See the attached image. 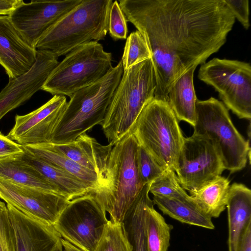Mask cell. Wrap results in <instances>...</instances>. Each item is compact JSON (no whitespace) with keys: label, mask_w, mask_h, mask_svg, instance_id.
<instances>
[{"label":"cell","mask_w":251,"mask_h":251,"mask_svg":"<svg viewBox=\"0 0 251 251\" xmlns=\"http://www.w3.org/2000/svg\"><path fill=\"white\" fill-rule=\"evenodd\" d=\"M126 21L145 38L156 77L154 98L225 44L235 19L224 0H121Z\"/></svg>","instance_id":"obj_1"},{"label":"cell","mask_w":251,"mask_h":251,"mask_svg":"<svg viewBox=\"0 0 251 251\" xmlns=\"http://www.w3.org/2000/svg\"><path fill=\"white\" fill-rule=\"evenodd\" d=\"M138 145L131 132L113 143L104 179L100 188L93 193L109 214L110 220L115 223L123 222L144 186L138 169Z\"/></svg>","instance_id":"obj_2"},{"label":"cell","mask_w":251,"mask_h":251,"mask_svg":"<svg viewBox=\"0 0 251 251\" xmlns=\"http://www.w3.org/2000/svg\"><path fill=\"white\" fill-rule=\"evenodd\" d=\"M156 84L151 58L124 71L100 125L109 143L130 132L144 106L154 98Z\"/></svg>","instance_id":"obj_3"},{"label":"cell","mask_w":251,"mask_h":251,"mask_svg":"<svg viewBox=\"0 0 251 251\" xmlns=\"http://www.w3.org/2000/svg\"><path fill=\"white\" fill-rule=\"evenodd\" d=\"M112 0H82L40 39L36 50L58 58L76 48L104 40L109 28Z\"/></svg>","instance_id":"obj_4"},{"label":"cell","mask_w":251,"mask_h":251,"mask_svg":"<svg viewBox=\"0 0 251 251\" xmlns=\"http://www.w3.org/2000/svg\"><path fill=\"white\" fill-rule=\"evenodd\" d=\"M123 73L121 60L101 79L75 92L67 102L50 143L72 142L96 125H101Z\"/></svg>","instance_id":"obj_5"},{"label":"cell","mask_w":251,"mask_h":251,"mask_svg":"<svg viewBox=\"0 0 251 251\" xmlns=\"http://www.w3.org/2000/svg\"><path fill=\"white\" fill-rule=\"evenodd\" d=\"M130 132L160 166L175 172L185 137L168 101L152 99L142 109Z\"/></svg>","instance_id":"obj_6"},{"label":"cell","mask_w":251,"mask_h":251,"mask_svg":"<svg viewBox=\"0 0 251 251\" xmlns=\"http://www.w3.org/2000/svg\"><path fill=\"white\" fill-rule=\"evenodd\" d=\"M196 122L194 134L212 141L222 160L225 170L230 174L244 169L250 161V142L234 126L224 103L211 97L197 100Z\"/></svg>","instance_id":"obj_7"},{"label":"cell","mask_w":251,"mask_h":251,"mask_svg":"<svg viewBox=\"0 0 251 251\" xmlns=\"http://www.w3.org/2000/svg\"><path fill=\"white\" fill-rule=\"evenodd\" d=\"M112 54L97 42L83 44L66 55L48 77L41 90L68 96L99 81L113 67Z\"/></svg>","instance_id":"obj_8"},{"label":"cell","mask_w":251,"mask_h":251,"mask_svg":"<svg viewBox=\"0 0 251 251\" xmlns=\"http://www.w3.org/2000/svg\"><path fill=\"white\" fill-rule=\"evenodd\" d=\"M198 78L212 86L239 118H251V66L236 60L214 58L201 65Z\"/></svg>","instance_id":"obj_9"},{"label":"cell","mask_w":251,"mask_h":251,"mask_svg":"<svg viewBox=\"0 0 251 251\" xmlns=\"http://www.w3.org/2000/svg\"><path fill=\"white\" fill-rule=\"evenodd\" d=\"M93 193L70 201L53 225L61 238L82 251H96L108 223Z\"/></svg>","instance_id":"obj_10"},{"label":"cell","mask_w":251,"mask_h":251,"mask_svg":"<svg viewBox=\"0 0 251 251\" xmlns=\"http://www.w3.org/2000/svg\"><path fill=\"white\" fill-rule=\"evenodd\" d=\"M222 160L209 139L193 134L184 138L175 172L180 186L189 193L221 176Z\"/></svg>","instance_id":"obj_11"},{"label":"cell","mask_w":251,"mask_h":251,"mask_svg":"<svg viewBox=\"0 0 251 251\" xmlns=\"http://www.w3.org/2000/svg\"><path fill=\"white\" fill-rule=\"evenodd\" d=\"M82 0L23 1L8 17L26 41L35 48L45 33Z\"/></svg>","instance_id":"obj_12"},{"label":"cell","mask_w":251,"mask_h":251,"mask_svg":"<svg viewBox=\"0 0 251 251\" xmlns=\"http://www.w3.org/2000/svg\"><path fill=\"white\" fill-rule=\"evenodd\" d=\"M0 198L25 214L51 226L69 201L55 193L0 177Z\"/></svg>","instance_id":"obj_13"},{"label":"cell","mask_w":251,"mask_h":251,"mask_svg":"<svg viewBox=\"0 0 251 251\" xmlns=\"http://www.w3.org/2000/svg\"><path fill=\"white\" fill-rule=\"evenodd\" d=\"M67 102L65 96L55 95L34 111L16 115L15 125L6 136L21 145L50 143Z\"/></svg>","instance_id":"obj_14"},{"label":"cell","mask_w":251,"mask_h":251,"mask_svg":"<svg viewBox=\"0 0 251 251\" xmlns=\"http://www.w3.org/2000/svg\"><path fill=\"white\" fill-rule=\"evenodd\" d=\"M13 229L16 251H63L61 237L53 226L6 204Z\"/></svg>","instance_id":"obj_15"},{"label":"cell","mask_w":251,"mask_h":251,"mask_svg":"<svg viewBox=\"0 0 251 251\" xmlns=\"http://www.w3.org/2000/svg\"><path fill=\"white\" fill-rule=\"evenodd\" d=\"M36 59L37 50L23 38L8 15H0V64L9 79L28 72Z\"/></svg>","instance_id":"obj_16"},{"label":"cell","mask_w":251,"mask_h":251,"mask_svg":"<svg viewBox=\"0 0 251 251\" xmlns=\"http://www.w3.org/2000/svg\"><path fill=\"white\" fill-rule=\"evenodd\" d=\"M43 144L95 172L99 177L100 186L105 176L107 161L113 143L102 145L85 133L71 143Z\"/></svg>","instance_id":"obj_17"},{"label":"cell","mask_w":251,"mask_h":251,"mask_svg":"<svg viewBox=\"0 0 251 251\" xmlns=\"http://www.w3.org/2000/svg\"><path fill=\"white\" fill-rule=\"evenodd\" d=\"M226 207L228 223V251H238L242 234L251 222V190L244 184L230 185Z\"/></svg>","instance_id":"obj_18"},{"label":"cell","mask_w":251,"mask_h":251,"mask_svg":"<svg viewBox=\"0 0 251 251\" xmlns=\"http://www.w3.org/2000/svg\"><path fill=\"white\" fill-rule=\"evenodd\" d=\"M22 158L40 172L68 201L81 197L94 190L85 183L66 171L35 156L22 146Z\"/></svg>","instance_id":"obj_19"},{"label":"cell","mask_w":251,"mask_h":251,"mask_svg":"<svg viewBox=\"0 0 251 251\" xmlns=\"http://www.w3.org/2000/svg\"><path fill=\"white\" fill-rule=\"evenodd\" d=\"M194 66L178 77L170 86L168 102L178 121H185L194 126L197 119L196 95L193 76Z\"/></svg>","instance_id":"obj_20"},{"label":"cell","mask_w":251,"mask_h":251,"mask_svg":"<svg viewBox=\"0 0 251 251\" xmlns=\"http://www.w3.org/2000/svg\"><path fill=\"white\" fill-rule=\"evenodd\" d=\"M23 153L0 159V177L62 196L53 184L22 158Z\"/></svg>","instance_id":"obj_21"},{"label":"cell","mask_w":251,"mask_h":251,"mask_svg":"<svg viewBox=\"0 0 251 251\" xmlns=\"http://www.w3.org/2000/svg\"><path fill=\"white\" fill-rule=\"evenodd\" d=\"M150 184L144 186L123 221L132 251H148L146 218L148 208L153 202L149 197Z\"/></svg>","instance_id":"obj_22"},{"label":"cell","mask_w":251,"mask_h":251,"mask_svg":"<svg viewBox=\"0 0 251 251\" xmlns=\"http://www.w3.org/2000/svg\"><path fill=\"white\" fill-rule=\"evenodd\" d=\"M229 187L228 178L220 176L189 194L201 210L210 218H216L226 208Z\"/></svg>","instance_id":"obj_23"},{"label":"cell","mask_w":251,"mask_h":251,"mask_svg":"<svg viewBox=\"0 0 251 251\" xmlns=\"http://www.w3.org/2000/svg\"><path fill=\"white\" fill-rule=\"evenodd\" d=\"M22 146L37 158L66 171L81 180L92 188L94 193L99 188L100 182L95 172L50 149L44 144Z\"/></svg>","instance_id":"obj_24"},{"label":"cell","mask_w":251,"mask_h":251,"mask_svg":"<svg viewBox=\"0 0 251 251\" xmlns=\"http://www.w3.org/2000/svg\"><path fill=\"white\" fill-rule=\"evenodd\" d=\"M152 201L164 214L182 223L209 229L215 228L212 218L201 210L193 202L157 196H153Z\"/></svg>","instance_id":"obj_25"},{"label":"cell","mask_w":251,"mask_h":251,"mask_svg":"<svg viewBox=\"0 0 251 251\" xmlns=\"http://www.w3.org/2000/svg\"><path fill=\"white\" fill-rule=\"evenodd\" d=\"M153 205L152 202L149 206L146 218L148 251H167L173 226L166 223Z\"/></svg>","instance_id":"obj_26"},{"label":"cell","mask_w":251,"mask_h":251,"mask_svg":"<svg viewBox=\"0 0 251 251\" xmlns=\"http://www.w3.org/2000/svg\"><path fill=\"white\" fill-rule=\"evenodd\" d=\"M149 192L153 196L193 202L191 197L180 186L176 172L170 169L166 170L161 176L151 183Z\"/></svg>","instance_id":"obj_27"},{"label":"cell","mask_w":251,"mask_h":251,"mask_svg":"<svg viewBox=\"0 0 251 251\" xmlns=\"http://www.w3.org/2000/svg\"><path fill=\"white\" fill-rule=\"evenodd\" d=\"M151 58L150 50L143 35L138 30L131 33L126 38L121 59L124 71Z\"/></svg>","instance_id":"obj_28"},{"label":"cell","mask_w":251,"mask_h":251,"mask_svg":"<svg viewBox=\"0 0 251 251\" xmlns=\"http://www.w3.org/2000/svg\"><path fill=\"white\" fill-rule=\"evenodd\" d=\"M96 251H132L123 222L108 221Z\"/></svg>","instance_id":"obj_29"},{"label":"cell","mask_w":251,"mask_h":251,"mask_svg":"<svg viewBox=\"0 0 251 251\" xmlns=\"http://www.w3.org/2000/svg\"><path fill=\"white\" fill-rule=\"evenodd\" d=\"M138 172L143 184L150 183L167 170L160 166L141 145L137 151Z\"/></svg>","instance_id":"obj_30"},{"label":"cell","mask_w":251,"mask_h":251,"mask_svg":"<svg viewBox=\"0 0 251 251\" xmlns=\"http://www.w3.org/2000/svg\"><path fill=\"white\" fill-rule=\"evenodd\" d=\"M0 251H16L15 239L6 205L0 201Z\"/></svg>","instance_id":"obj_31"},{"label":"cell","mask_w":251,"mask_h":251,"mask_svg":"<svg viewBox=\"0 0 251 251\" xmlns=\"http://www.w3.org/2000/svg\"><path fill=\"white\" fill-rule=\"evenodd\" d=\"M108 32L115 40L127 38V21L118 1L113 2L109 16Z\"/></svg>","instance_id":"obj_32"},{"label":"cell","mask_w":251,"mask_h":251,"mask_svg":"<svg viewBox=\"0 0 251 251\" xmlns=\"http://www.w3.org/2000/svg\"><path fill=\"white\" fill-rule=\"evenodd\" d=\"M235 19L236 18L243 26L248 29L249 22V1L248 0H224Z\"/></svg>","instance_id":"obj_33"},{"label":"cell","mask_w":251,"mask_h":251,"mask_svg":"<svg viewBox=\"0 0 251 251\" xmlns=\"http://www.w3.org/2000/svg\"><path fill=\"white\" fill-rule=\"evenodd\" d=\"M22 145L14 142L0 132V159L22 154Z\"/></svg>","instance_id":"obj_34"},{"label":"cell","mask_w":251,"mask_h":251,"mask_svg":"<svg viewBox=\"0 0 251 251\" xmlns=\"http://www.w3.org/2000/svg\"><path fill=\"white\" fill-rule=\"evenodd\" d=\"M238 251H251V222L242 234Z\"/></svg>","instance_id":"obj_35"},{"label":"cell","mask_w":251,"mask_h":251,"mask_svg":"<svg viewBox=\"0 0 251 251\" xmlns=\"http://www.w3.org/2000/svg\"><path fill=\"white\" fill-rule=\"evenodd\" d=\"M23 0H0V15H9Z\"/></svg>","instance_id":"obj_36"},{"label":"cell","mask_w":251,"mask_h":251,"mask_svg":"<svg viewBox=\"0 0 251 251\" xmlns=\"http://www.w3.org/2000/svg\"><path fill=\"white\" fill-rule=\"evenodd\" d=\"M61 242L64 251H82L62 238Z\"/></svg>","instance_id":"obj_37"}]
</instances>
